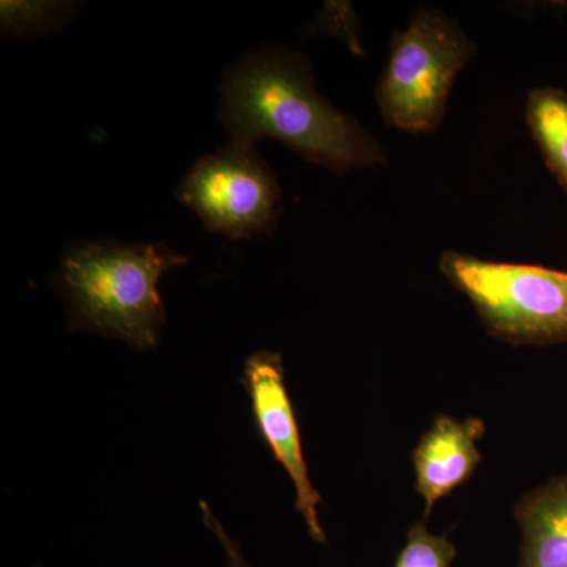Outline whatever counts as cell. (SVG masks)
<instances>
[{
  "label": "cell",
  "instance_id": "4",
  "mask_svg": "<svg viewBox=\"0 0 567 567\" xmlns=\"http://www.w3.org/2000/svg\"><path fill=\"white\" fill-rule=\"evenodd\" d=\"M476 44L442 11L417 10L391 40L390 61L375 87L383 121L410 134L435 132L447 99Z\"/></svg>",
  "mask_w": 567,
  "mask_h": 567
},
{
  "label": "cell",
  "instance_id": "6",
  "mask_svg": "<svg viewBox=\"0 0 567 567\" xmlns=\"http://www.w3.org/2000/svg\"><path fill=\"white\" fill-rule=\"evenodd\" d=\"M245 385L251 398L257 431L292 480L297 509L308 525L309 535L317 543H327L317 516V506L322 498L312 486L306 466L300 429L287 391L281 357L268 350L252 353L245 364Z\"/></svg>",
  "mask_w": 567,
  "mask_h": 567
},
{
  "label": "cell",
  "instance_id": "2",
  "mask_svg": "<svg viewBox=\"0 0 567 567\" xmlns=\"http://www.w3.org/2000/svg\"><path fill=\"white\" fill-rule=\"evenodd\" d=\"M188 262L164 244L71 241L55 274L69 303L71 330L95 331L134 349H152L166 319L159 279Z\"/></svg>",
  "mask_w": 567,
  "mask_h": 567
},
{
  "label": "cell",
  "instance_id": "5",
  "mask_svg": "<svg viewBox=\"0 0 567 567\" xmlns=\"http://www.w3.org/2000/svg\"><path fill=\"white\" fill-rule=\"evenodd\" d=\"M175 197L192 208L210 233L230 240H251L276 229L282 189L256 147L229 142L193 163Z\"/></svg>",
  "mask_w": 567,
  "mask_h": 567
},
{
  "label": "cell",
  "instance_id": "11",
  "mask_svg": "<svg viewBox=\"0 0 567 567\" xmlns=\"http://www.w3.org/2000/svg\"><path fill=\"white\" fill-rule=\"evenodd\" d=\"M456 557V547L446 536L432 535L424 522H417L406 533L394 567H451Z\"/></svg>",
  "mask_w": 567,
  "mask_h": 567
},
{
  "label": "cell",
  "instance_id": "1",
  "mask_svg": "<svg viewBox=\"0 0 567 567\" xmlns=\"http://www.w3.org/2000/svg\"><path fill=\"white\" fill-rule=\"evenodd\" d=\"M219 121L233 144L276 140L334 174L388 162L375 136L320 95L305 55L276 44L224 71Z\"/></svg>",
  "mask_w": 567,
  "mask_h": 567
},
{
  "label": "cell",
  "instance_id": "10",
  "mask_svg": "<svg viewBox=\"0 0 567 567\" xmlns=\"http://www.w3.org/2000/svg\"><path fill=\"white\" fill-rule=\"evenodd\" d=\"M70 3L2 2V31L17 39L47 35L70 20Z\"/></svg>",
  "mask_w": 567,
  "mask_h": 567
},
{
  "label": "cell",
  "instance_id": "7",
  "mask_svg": "<svg viewBox=\"0 0 567 567\" xmlns=\"http://www.w3.org/2000/svg\"><path fill=\"white\" fill-rule=\"evenodd\" d=\"M484 434L486 424L480 417L458 421L439 415L421 435L412 451V462L415 491L423 498L425 518L440 499L453 494L476 472L483 461L477 442Z\"/></svg>",
  "mask_w": 567,
  "mask_h": 567
},
{
  "label": "cell",
  "instance_id": "8",
  "mask_svg": "<svg viewBox=\"0 0 567 567\" xmlns=\"http://www.w3.org/2000/svg\"><path fill=\"white\" fill-rule=\"evenodd\" d=\"M514 518L522 533L518 567H567V475L522 496Z\"/></svg>",
  "mask_w": 567,
  "mask_h": 567
},
{
  "label": "cell",
  "instance_id": "12",
  "mask_svg": "<svg viewBox=\"0 0 567 567\" xmlns=\"http://www.w3.org/2000/svg\"><path fill=\"white\" fill-rule=\"evenodd\" d=\"M204 517L207 520V524L210 525L213 529H215L216 535H218L219 540L226 547L227 555H229L230 566L233 567H246L244 559H241L240 554H238L237 547L230 543L229 537L226 536V533L223 532L221 527H219L218 522L215 520V517L212 516L210 509H208L207 505H203Z\"/></svg>",
  "mask_w": 567,
  "mask_h": 567
},
{
  "label": "cell",
  "instance_id": "9",
  "mask_svg": "<svg viewBox=\"0 0 567 567\" xmlns=\"http://www.w3.org/2000/svg\"><path fill=\"white\" fill-rule=\"evenodd\" d=\"M525 118L548 171L567 193V93L536 89L525 104Z\"/></svg>",
  "mask_w": 567,
  "mask_h": 567
},
{
  "label": "cell",
  "instance_id": "3",
  "mask_svg": "<svg viewBox=\"0 0 567 567\" xmlns=\"http://www.w3.org/2000/svg\"><path fill=\"white\" fill-rule=\"evenodd\" d=\"M439 267L492 338L516 347L567 344V271L456 251L443 252Z\"/></svg>",
  "mask_w": 567,
  "mask_h": 567
}]
</instances>
